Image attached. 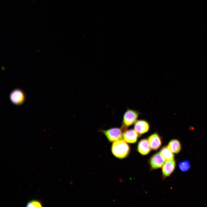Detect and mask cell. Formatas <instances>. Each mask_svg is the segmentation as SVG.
Returning <instances> with one entry per match:
<instances>
[{
  "label": "cell",
  "mask_w": 207,
  "mask_h": 207,
  "mask_svg": "<svg viewBox=\"0 0 207 207\" xmlns=\"http://www.w3.org/2000/svg\"><path fill=\"white\" fill-rule=\"evenodd\" d=\"M111 151L116 157L123 159L129 154L130 147L126 142L122 139L113 142L111 146Z\"/></svg>",
  "instance_id": "1"
},
{
  "label": "cell",
  "mask_w": 207,
  "mask_h": 207,
  "mask_svg": "<svg viewBox=\"0 0 207 207\" xmlns=\"http://www.w3.org/2000/svg\"><path fill=\"white\" fill-rule=\"evenodd\" d=\"M9 97L12 103L16 105L22 104L25 99L24 92L22 90L18 88L13 90L10 93Z\"/></svg>",
  "instance_id": "2"
},
{
  "label": "cell",
  "mask_w": 207,
  "mask_h": 207,
  "mask_svg": "<svg viewBox=\"0 0 207 207\" xmlns=\"http://www.w3.org/2000/svg\"><path fill=\"white\" fill-rule=\"evenodd\" d=\"M103 132L108 140L110 142H114L122 139L123 133L120 129L118 128H112L103 130Z\"/></svg>",
  "instance_id": "3"
},
{
  "label": "cell",
  "mask_w": 207,
  "mask_h": 207,
  "mask_svg": "<svg viewBox=\"0 0 207 207\" xmlns=\"http://www.w3.org/2000/svg\"><path fill=\"white\" fill-rule=\"evenodd\" d=\"M165 160L159 152L155 154L151 157L149 160V163L152 169H156L162 166Z\"/></svg>",
  "instance_id": "4"
},
{
  "label": "cell",
  "mask_w": 207,
  "mask_h": 207,
  "mask_svg": "<svg viewBox=\"0 0 207 207\" xmlns=\"http://www.w3.org/2000/svg\"><path fill=\"white\" fill-rule=\"evenodd\" d=\"M138 114L136 111L128 110L124 113L123 118V122L124 125L126 126L133 124L136 121Z\"/></svg>",
  "instance_id": "5"
},
{
  "label": "cell",
  "mask_w": 207,
  "mask_h": 207,
  "mask_svg": "<svg viewBox=\"0 0 207 207\" xmlns=\"http://www.w3.org/2000/svg\"><path fill=\"white\" fill-rule=\"evenodd\" d=\"M175 166V162L174 158L166 160L162 166V171L164 177L169 176L174 171Z\"/></svg>",
  "instance_id": "6"
},
{
  "label": "cell",
  "mask_w": 207,
  "mask_h": 207,
  "mask_svg": "<svg viewBox=\"0 0 207 207\" xmlns=\"http://www.w3.org/2000/svg\"><path fill=\"white\" fill-rule=\"evenodd\" d=\"M149 129L148 123L144 120H138L135 123L134 130L139 135L147 132Z\"/></svg>",
  "instance_id": "7"
},
{
  "label": "cell",
  "mask_w": 207,
  "mask_h": 207,
  "mask_svg": "<svg viewBox=\"0 0 207 207\" xmlns=\"http://www.w3.org/2000/svg\"><path fill=\"white\" fill-rule=\"evenodd\" d=\"M148 140L152 150H157L161 145V138L157 133H154L148 137Z\"/></svg>",
  "instance_id": "8"
},
{
  "label": "cell",
  "mask_w": 207,
  "mask_h": 207,
  "mask_svg": "<svg viewBox=\"0 0 207 207\" xmlns=\"http://www.w3.org/2000/svg\"><path fill=\"white\" fill-rule=\"evenodd\" d=\"M138 134L134 129L126 130L123 133V138L127 142L134 143L137 140Z\"/></svg>",
  "instance_id": "9"
},
{
  "label": "cell",
  "mask_w": 207,
  "mask_h": 207,
  "mask_svg": "<svg viewBox=\"0 0 207 207\" xmlns=\"http://www.w3.org/2000/svg\"><path fill=\"white\" fill-rule=\"evenodd\" d=\"M151 150L148 139H142L138 143L137 150L141 154L145 155L148 154Z\"/></svg>",
  "instance_id": "10"
},
{
  "label": "cell",
  "mask_w": 207,
  "mask_h": 207,
  "mask_svg": "<svg viewBox=\"0 0 207 207\" xmlns=\"http://www.w3.org/2000/svg\"><path fill=\"white\" fill-rule=\"evenodd\" d=\"M167 147L173 153L176 154L178 153L181 148V145L180 142L176 139L171 140Z\"/></svg>",
  "instance_id": "11"
},
{
  "label": "cell",
  "mask_w": 207,
  "mask_h": 207,
  "mask_svg": "<svg viewBox=\"0 0 207 207\" xmlns=\"http://www.w3.org/2000/svg\"><path fill=\"white\" fill-rule=\"evenodd\" d=\"M160 153L164 158L165 160H171L174 158V155L167 147L162 148Z\"/></svg>",
  "instance_id": "12"
},
{
  "label": "cell",
  "mask_w": 207,
  "mask_h": 207,
  "mask_svg": "<svg viewBox=\"0 0 207 207\" xmlns=\"http://www.w3.org/2000/svg\"><path fill=\"white\" fill-rule=\"evenodd\" d=\"M178 166L180 170L183 172L188 170L191 167L190 163L187 160L180 162L178 164Z\"/></svg>",
  "instance_id": "13"
},
{
  "label": "cell",
  "mask_w": 207,
  "mask_h": 207,
  "mask_svg": "<svg viewBox=\"0 0 207 207\" xmlns=\"http://www.w3.org/2000/svg\"><path fill=\"white\" fill-rule=\"evenodd\" d=\"M27 207H41L42 206L41 203L37 200H32L29 201L27 204Z\"/></svg>",
  "instance_id": "14"
}]
</instances>
